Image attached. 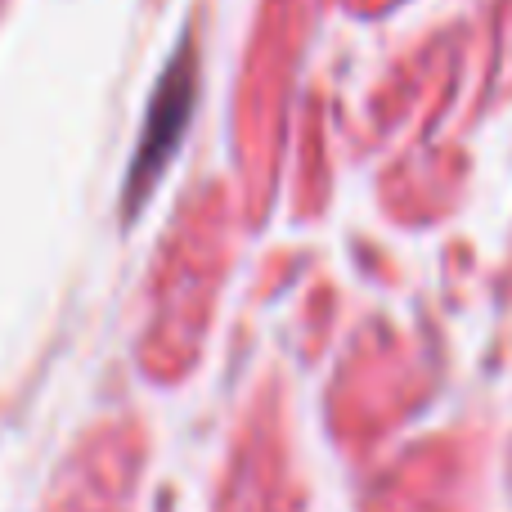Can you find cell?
Masks as SVG:
<instances>
[{
	"instance_id": "6da1fadb",
	"label": "cell",
	"mask_w": 512,
	"mask_h": 512,
	"mask_svg": "<svg viewBox=\"0 0 512 512\" xmlns=\"http://www.w3.org/2000/svg\"><path fill=\"white\" fill-rule=\"evenodd\" d=\"M189 113H194V50L185 45L149 99V113H144L140 126V149H135L131 162V180H126V207L140 203L153 189V180L167 171V158L176 153L180 135H185Z\"/></svg>"
}]
</instances>
